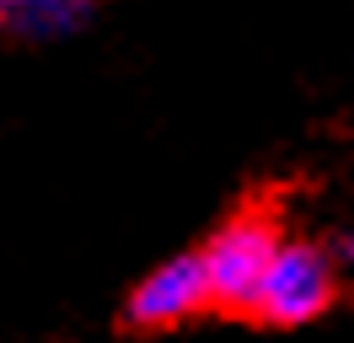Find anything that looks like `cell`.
I'll return each instance as SVG.
<instances>
[{
  "label": "cell",
  "instance_id": "cell-2",
  "mask_svg": "<svg viewBox=\"0 0 354 343\" xmlns=\"http://www.w3.org/2000/svg\"><path fill=\"white\" fill-rule=\"evenodd\" d=\"M338 300V257L328 241H306V236H285L279 252L263 274V290L252 300V322L263 327H311L328 317Z\"/></svg>",
  "mask_w": 354,
  "mask_h": 343
},
{
  "label": "cell",
  "instance_id": "cell-5",
  "mask_svg": "<svg viewBox=\"0 0 354 343\" xmlns=\"http://www.w3.org/2000/svg\"><path fill=\"white\" fill-rule=\"evenodd\" d=\"M328 247H333V257H338V268H349V274H354V225H349V231H333Z\"/></svg>",
  "mask_w": 354,
  "mask_h": 343
},
{
  "label": "cell",
  "instance_id": "cell-1",
  "mask_svg": "<svg viewBox=\"0 0 354 343\" xmlns=\"http://www.w3.org/2000/svg\"><path fill=\"white\" fill-rule=\"evenodd\" d=\"M285 241V225L274 210H236L221 220L199 247L204 279H209V311L221 317H252V300L263 290V274Z\"/></svg>",
  "mask_w": 354,
  "mask_h": 343
},
{
  "label": "cell",
  "instance_id": "cell-3",
  "mask_svg": "<svg viewBox=\"0 0 354 343\" xmlns=\"http://www.w3.org/2000/svg\"><path fill=\"white\" fill-rule=\"evenodd\" d=\"M204 311H209V279H204V257L194 247L134 279L118 306V322L129 333H177L183 322L204 317Z\"/></svg>",
  "mask_w": 354,
  "mask_h": 343
},
{
  "label": "cell",
  "instance_id": "cell-4",
  "mask_svg": "<svg viewBox=\"0 0 354 343\" xmlns=\"http://www.w3.org/2000/svg\"><path fill=\"white\" fill-rule=\"evenodd\" d=\"M97 17V0H0V43L44 48L86 33Z\"/></svg>",
  "mask_w": 354,
  "mask_h": 343
}]
</instances>
